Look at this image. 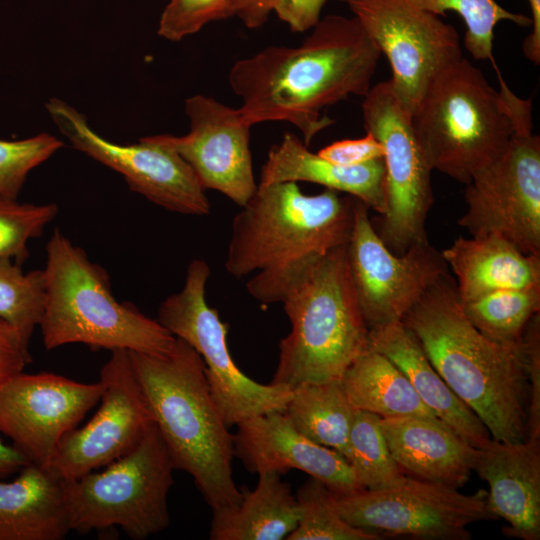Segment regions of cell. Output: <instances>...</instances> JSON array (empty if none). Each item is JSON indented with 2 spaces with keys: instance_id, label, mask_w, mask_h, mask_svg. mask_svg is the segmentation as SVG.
Listing matches in <instances>:
<instances>
[{
  "instance_id": "obj_1",
  "label": "cell",
  "mask_w": 540,
  "mask_h": 540,
  "mask_svg": "<svg viewBox=\"0 0 540 540\" xmlns=\"http://www.w3.org/2000/svg\"><path fill=\"white\" fill-rule=\"evenodd\" d=\"M381 56L353 16L327 15L298 47L270 46L236 61L229 84L251 124L285 121L309 146L335 121L322 111L350 95L364 97Z\"/></svg>"
},
{
  "instance_id": "obj_2",
  "label": "cell",
  "mask_w": 540,
  "mask_h": 540,
  "mask_svg": "<svg viewBox=\"0 0 540 540\" xmlns=\"http://www.w3.org/2000/svg\"><path fill=\"white\" fill-rule=\"evenodd\" d=\"M357 198L325 189L303 193L295 182L258 185L234 216L225 268L262 304L282 303L326 253L349 241Z\"/></svg>"
},
{
  "instance_id": "obj_3",
  "label": "cell",
  "mask_w": 540,
  "mask_h": 540,
  "mask_svg": "<svg viewBox=\"0 0 540 540\" xmlns=\"http://www.w3.org/2000/svg\"><path fill=\"white\" fill-rule=\"evenodd\" d=\"M450 389L483 422L492 439H526L529 383L523 342L483 335L463 311L455 280L433 283L402 319Z\"/></svg>"
},
{
  "instance_id": "obj_4",
  "label": "cell",
  "mask_w": 540,
  "mask_h": 540,
  "mask_svg": "<svg viewBox=\"0 0 540 540\" xmlns=\"http://www.w3.org/2000/svg\"><path fill=\"white\" fill-rule=\"evenodd\" d=\"M129 354L174 468L192 477L211 509L237 503L233 434L212 397L201 356L177 337L166 354Z\"/></svg>"
},
{
  "instance_id": "obj_5",
  "label": "cell",
  "mask_w": 540,
  "mask_h": 540,
  "mask_svg": "<svg viewBox=\"0 0 540 540\" xmlns=\"http://www.w3.org/2000/svg\"><path fill=\"white\" fill-rule=\"evenodd\" d=\"M46 298L39 324L47 350L80 343L93 350L166 354L176 337L133 304L119 302L104 268L55 229L46 244Z\"/></svg>"
},
{
  "instance_id": "obj_6",
  "label": "cell",
  "mask_w": 540,
  "mask_h": 540,
  "mask_svg": "<svg viewBox=\"0 0 540 540\" xmlns=\"http://www.w3.org/2000/svg\"><path fill=\"white\" fill-rule=\"evenodd\" d=\"M282 304L291 331L279 343L272 383L293 389L307 382L340 380L354 360L370 349L346 245L322 256Z\"/></svg>"
},
{
  "instance_id": "obj_7",
  "label": "cell",
  "mask_w": 540,
  "mask_h": 540,
  "mask_svg": "<svg viewBox=\"0 0 540 540\" xmlns=\"http://www.w3.org/2000/svg\"><path fill=\"white\" fill-rule=\"evenodd\" d=\"M496 91L480 69L461 58L444 68L411 111L432 171L467 184L497 158L513 134L509 86Z\"/></svg>"
},
{
  "instance_id": "obj_8",
  "label": "cell",
  "mask_w": 540,
  "mask_h": 540,
  "mask_svg": "<svg viewBox=\"0 0 540 540\" xmlns=\"http://www.w3.org/2000/svg\"><path fill=\"white\" fill-rule=\"evenodd\" d=\"M175 470L153 422L127 454L76 479L63 481L70 531L88 533L111 527L143 540L170 525L168 494Z\"/></svg>"
},
{
  "instance_id": "obj_9",
  "label": "cell",
  "mask_w": 540,
  "mask_h": 540,
  "mask_svg": "<svg viewBox=\"0 0 540 540\" xmlns=\"http://www.w3.org/2000/svg\"><path fill=\"white\" fill-rule=\"evenodd\" d=\"M513 134L502 153L465 184L458 224L471 236L499 234L523 253L540 256V138L533 133L532 101L510 88Z\"/></svg>"
},
{
  "instance_id": "obj_10",
  "label": "cell",
  "mask_w": 540,
  "mask_h": 540,
  "mask_svg": "<svg viewBox=\"0 0 540 540\" xmlns=\"http://www.w3.org/2000/svg\"><path fill=\"white\" fill-rule=\"evenodd\" d=\"M209 276L206 261H191L183 288L161 302L157 320L201 356L212 397L229 428L261 414L284 412L292 388L258 383L234 363L226 340L228 326L206 300Z\"/></svg>"
},
{
  "instance_id": "obj_11",
  "label": "cell",
  "mask_w": 540,
  "mask_h": 540,
  "mask_svg": "<svg viewBox=\"0 0 540 540\" xmlns=\"http://www.w3.org/2000/svg\"><path fill=\"white\" fill-rule=\"evenodd\" d=\"M364 128L383 147L386 211L376 229L395 254L428 241L426 221L434 196L430 168L415 133L411 110L389 80L372 86L362 102Z\"/></svg>"
},
{
  "instance_id": "obj_12",
  "label": "cell",
  "mask_w": 540,
  "mask_h": 540,
  "mask_svg": "<svg viewBox=\"0 0 540 540\" xmlns=\"http://www.w3.org/2000/svg\"><path fill=\"white\" fill-rule=\"evenodd\" d=\"M487 496L483 489L463 494L407 475L387 488L334 494V502L347 523L378 534L469 540L472 536L467 526L497 519L489 509Z\"/></svg>"
},
{
  "instance_id": "obj_13",
  "label": "cell",
  "mask_w": 540,
  "mask_h": 540,
  "mask_svg": "<svg viewBox=\"0 0 540 540\" xmlns=\"http://www.w3.org/2000/svg\"><path fill=\"white\" fill-rule=\"evenodd\" d=\"M348 6L391 68L392 87L412 111L432 80L461 59L457 30L410 0H338Z\"/></svg>"
},
{
  "instance_id": "obj_14",
  "label": "cell",
  "mask_w": 540,
  "mask_h": 540,
  "mask_svg": "<svg viewBox=\"0 0 540 540\" xmlns=\"http://www.w3.org/2000/svg\"><path fill=\"white\" fill-rule=\"evenodd\" d=\"M55 125L73 147L120 173L129 188L171 212L210 213L205 189L186 161L172 148L144 137L136 144L113 143L96 133L86 117L57 98L45 104Z\"/></svg>"
},
{
  "instance_id": "obj_15",
  "label": "cell",
  "mask_w": 540,
  "mask_h": 540,
  "mask_svg": "<svg viewBox=\"0 0 540 540\" xmlns=\"http://www.w3.org/2000/svg\"><path fill=\"white\" fill-rule=\"evenodd\" d=\"M359 199L346 255L363 319L369 330L402 321L448 267L429 241L393 253L382 241Z\"/></svg>"
},
{
  "instance_id": "obj_16",
  "label": "cell",
  "mask_w": 540,
  "mask_h": 540,
  "mask_svg": "<svg viewBox=\"0 0 540 540\" xmlns=\"http://www.w3.org/2000/svg\"><path fill=\"white\" fill-rule=\"evenodd\" d=\"M104 385L100 407L81 428L64 435L49 469L73 480L106 466L131 451L153 423L127 350L111 351L100 371Z\"/></svg>"
},
{
  "instance_id": "obj_17",
  "label": "cell",
  "mask_w": 540,
  "mask_h": 540,
  "mask_svg": "<svg viewBox=\"0 0 540 540\" xmlns=\"http://www.w3.org/2000/svg\"><path fill=\"white\" fill-rule=\"evenodd\" d=\"M103 389L100 379L21 372L0 386V432L31 463L49 468L60 440L99 403Z\"/></svg>"
},
{
  "instance_id": "obj_18",
  "label": "cell",
  "mask_w": 540,
  "mask_h": 540,
  "mask_svg": "<svg viewBox=\"0 0 540 540\" xmlns=\"http://www.w3.org/2000/svg\"><path fill=\"white\" fill-rule=\"evenodd\" d=\"M185 112L190 121L186 135L154 139L176 151L205 190H216L244 206L258 186L250 151L252 125L239 108L200 94L186 99Z\"/></svg>"
},
{
  "instance_id": "obj_19",
  "label": "cell",
  "mask_w": 540,
  "mask_h": 540,
  "mask_svg": "<svg viewBox=\"0 0 540 540\" xmlns=\"http://www.w3.org/2000/svg\"><path fill=\"white\" fill-rule=\"evenodd\" d=\"M233 444L234 457L250 473L282 475L294 469L318 479L334 494L362 489L342 455L302 435L284 412L273 411L242 421L233 434Z\"/></svg>"
},
{
  "instance_id": "obj_20",
  "label": "cell",
  "mask_w": 540,
  "mask_h": 540,
  "mask_svg": "<svg viewBox=\"0 0 540 540\" xmlns=\"http://www.w3.org/2000/svg\"><path fill=\"white\" fill-rule=\"evenodd\" d=\"M473 470L489 485L490 511L507 521L504 532L540 539V439L509 443L490 439L477 448Z\"/></svg>"
},
{
  "instance_id": "obj_21",
  "label": "cell",
  "mask_w": 540,
  "mask_h": 540,
  "mask_svg": "<svg viewBox=\"0 0 540 540\" xmlns=\"http://www.w3.org/2000/svg\"><path fill=\"white\" fill-rule=\"evenodd\" d=\"M381 427L393 459L406 475L455 489L467 483L477 448L440 419L381 418Z\"/></svg>"
},
{
  "instance_id": "obj_22",
  "label": "cell",
  "mask_w": 540,
  "mask_h": 540,
  "mask_svg": "<svg viewBox=\"0 0 540 540\" xmlns=\"http://www.w3.org/2000/svg\"><path fill=\"white\" fill-rule=\"evenodd\" d=\"M280 182L315 183L359 199L380 216L386 211L383 157L354 166L335 164L311 152L295 134L285 133L270 148L258 185Z\"/></svg>"
},
{
  "instance_id": "obj_23",
  "label": "cell",
  "mask_w": 540,
  "mask_h": 540,
  "mask_svg": "<svg viewBox=\"0 0 540 540\" xmlns=\"http://www.w3.org/2000/svg\"><path fill=\"white\" fill-rule=\"evenodd\" d=\"M370 348L390 359L408 378L422 402L475 448L491 439L480 418L450 389L402 321L369 330Z\"/></svg>"
},
{
  "instance_id": "obj_24",
  "label": "cell",
  "mask_w": 540,
  "mask_h": 540,
  "mask_svg": "<svg viewBox=\"0 0 540 540\" xmlns=\"http://www.w3.org/2000/svg\"><path fill=\"white\" fill-rule=\"evenodd\" d=\"M441 255L463 303L498 290L540 287V256L499 234L458 237Z\"/></svg>"
},
{
  "instance_id": "obj_25",
  "label": "cell",
  "mask_w": 540,
  "mask_h": 540,
  "mask_svg": "<svg viewBox=\"0 0 540 540\" xmlns=\"http://www.w3.org/2000/svg\"><path fill=\"white\" fill-rule=\"evenodd\" d=\"M70 532L63 480L28 464L10 481L0 479V540H61Z\"/></svg>"
},
{
  "instance_id": "obj_26",
  "label": "cell",
  "mask_w": 540,
  "mask_h": 540,
  "mask_svg": "<svg viewBox=\"0 0 540 540\" xmlns=\"http://www.w3.org/2000/svg\"><path fill=\"white\" fill-rule=\"evenodd\" d=\"M299 505L291 486L274 472L258 474L254 490L241 489L240 500L212 509L211 540H282L297 527Z\"/></svg>"
},
{
  "instance_id": "obj_27",
  "label": "cell",
  "mask_w": 540,
  "mask_h": 540,
  "mask_svg": "<svg viewBox=\"0 0 540 540\" xmlns=\"http://www.w3.org/2000/svg\"><path fill=\"white\" fill-rule=\"evenodd\" d=\"M351 405L381 418H437L422 402L404 373L385 355L370 348L346 369L341 379Z\"/></svg>"
},
{
  "instance_id": "obj_28",
  "label": "cell",
  "mask_w": 540,
  "mask_h": 540,
  "mask_svg": "<svg viewBox=\"0 0 540 540\" xmlns=\"http://www.w3.org/2000/svg\"><path fill=\"white\" fill-rule=\"evenodd\" d=\"M355 411L341 381L329 380L294 387L284 414L302 435L337 451L347 460Z\"/></svg>"
},
{
  "instance_id": "obj_29",
  "label": "cell",
  "mask_w": 540,
  "mask_h": 540,
  "mask_svg": "<svg viewBox=\"0 0 540 540\" xmlns=\"http://www.w3.org/2000/svg\"><path fill=\"white\" fill-rule=\"evenodd\" d=\"M461 303L483 335L501 344H518L529 320L540 312V287L498 290Z\"/></svg>"
},
{
  "instance_id": "obj_30",
  "label": "cell",
  "mask_w": 540,
  "mask_h": 540,
  "mask_svg": "<svg viewBox=\"0 0 540 540\" xmlns=\"http://www.w3.org/2000/svg\"><path fill=\"white\" fill-rule=\"evenodd\" d=\"M348 444L347 461L362 489L387 488L407 476L390 453L380 416L356 409Z\"/></svg>"
},
{
  "instance_id": "obj_31",
  "label": "cell",
  "mask_w": 540,
  "mask_h": 540,
  "mask_svg": "<svg viewBox=\"0 0 540 540\" xmlns=\"http://www.w3.org/2000/svg\"><path fill=\"white\" fill-rule=\"evenodd\" d=\"M419 8L438 16L452 11L465 24L464 46L475 60H493L494 30L501 21L521 27L531 26L524 14L511 12L495 0H410Z\"/></svg>"
},
{
  "instance_id": "obj_32",
  "label": "cell",
  "mask_w": 540,
  "mask_h": 540,
  "mask_svg": "<svg viewBox=\"0 0 540 540\" xmlns=\"http://www.w3.org/2000/svg\"><path fill=\"white\" fill-rule=\"evenodd\" d=\"M300 519L287 540H378L380 534L354 527L339 514L334 493L310 477L297 491Z\"/></svg>"
},
{
  "instance_id": "obj_33",
  "label": "cell",
  "mask_w": 540,
  "mask_h": 540,
  "mask_svg": "<svg viewBox=\"0 0 540 540\" xmlns=\"http://www.w3.org/2000/svg\"><path fill=\"white\" fill-rule=\"evenodd\" d=\"M46 281L43 269L24 273L21 264L0 258V318L30 343L44 313Z\"/></svg>"
},
{
  "instance_id": "obj_34",
  "label": "cell",
  "mask_w": 540,
  "mask_h": 540,
  "mask_svg": "<svg viewBox=\"0 0 540 540\" xmlns=\"http://www.w3.org/2000/svg\"><path fill=\"white\" fill-rule=\"evenodd\" d=\"M57 213L54 203H20L0 196V258L22 264L29 255L30 240L40 237Z\"/></svg>"
},
{
  "instance_id": "obj_35",
  "label": "cell",
  "mask_w": 540,
  "mask_h": 540,
  "mask_svg": "<svg viewBox=\"0 0 540 540\" xmlns=\"http://www.w3.org/2000/svg\"><path fill=\"white\" fill-rule=\"evenodd\" d=\"M62 146L48 133L17 141L0 140V196L17 199L29 172Z\"/></svg>"
},
{
  "instance_id": "obj_36",
  "label": "cell",
  "mask_w": 540,
  "mask_h": 540,
  "mask_svg": "<svg viewBox=\"0 0 540 540\" xmlns=\"http://www.w3.org/2000/svg\"><path fill=\"white\" fill-rule=\"evenodd\" d=\"M239 0H169L158 25V34L180 41L206 24L235 16Z\"/></svg>"
},
{
  "instance_id": "obj_37",
  "label": "cell",
  "mask_w": 540,
  "mask_h": 540,
  "mask_svg": "<svg viewBox=\"0 0 540 540\" xmlns=\"http://www.w3.org/2000/svg\"><path fill=\"white\" fill-rule=\"evenodd\" d=\"M522 342L529 383L526 438L540 439V312L529 320Z\"/></svg>"
},
{
  "instance_id": "obj_38",
  "label": "cell",
  "mask_w": 540,
  "mask_h": 540,
  "mask_svg": "<svg viewBox=\"0 0 540 540\" xmlns=\"http://www.w3.org/2000/svg\"><path fill=\"white\" fill-rule=\"evenodd\" d=\"M324 159L340 165H360L383 157L381 143L370 133L358 139L335 141L317 153Z\"/></svg>"
},
{
  "instance_id": "obj_39",
  "label": "cell",
  "mask_w": 540,
  "mask_h": 540,
  "mask_svg": "<svg viewBox=\"0 0 540 540\" xmlns=\"http://www.w3.org/2000/svg\"><path fill=\"white\" fill-rule=\"evenodd\" d=\"M30 361L29 342L15 327L0 318V386L23 372Z\"/></svg>"
},
{
  "instance_id": "obj_40",
  "label": "cell",
  "mask_w": 540,
  "mask_h": 540,
  "mask_svg": "<svg viewBox=\"0 0 540 540\" xmlns=\"http://www.w3.org/2000/svg\"><path fill=\"white\" fill-rule=\"evenodd\" d=\"M325 3L326 0H279L274 12L292 31L304 32L318 23Z\"/></svg>"
},
{
  "instance_id": "obj_41",
  "label": "cell",
  "mask_w": 540,
  "mask_h": 540,
  "mask_svg": "<svg viewBox=\"0 0 540 540\" xmlns=\"http://www.w3.org/2000/svg\"><path fill=\"white\" fill-rule=\"evenodd\" d=\"M279 0H239L235 16H238L243 24L256 29L264 25Z\"/></svg>"
},
{
  "instance_id": "obj_42",
  "label": "cell",
  "mask_w": 540,
  "mask_h": 540,
  "mask_svg": "<svg viewBox=\"0 0 540 540\" xmlns=\"http://www.w3.org/2000/svg\"><path fill=\"white\" fill-rule=\"evenodd\" d=\"M532 30L522 43L524 55L535 65L540 63V0H528Z\"/></svg>"
},
{
  "instance_id": "obj_43",
  "label": "cell",
  "mask_w": 540,
  "mask_h": 540,
  "mask_svg": "<svg viewBox=\"0 0 540 540\" xmlns=\"http://www.w3.org/2000/svg\"><path fill=\"white\" fill-rule=\"evenodd\" d=\"M28 464L31 462L21 452L0 438V479L19 472Z\"/></svg>"
}]
</instances>
